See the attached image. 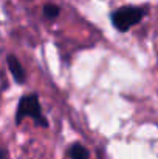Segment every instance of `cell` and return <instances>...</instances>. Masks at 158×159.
Segmentation results:
<instances>
[{
	"mask_svg": "<svg viewBox=\"0 0 158 159\" xmlns=\"http://www.w3.org/2000/svg\"><path fill=\"white\" fill-rule=\"evenodd\" d=\"M42 12H44V17H45V19L54 20V19H57V16L60 14V8H59L57 5H53V3H45Z\"/></svg>",
	"mask_w": 158,
	"mask_h": 159,
	"instance_id": "obj_5",
	"label": "cell"
},
{
	"mask_svg": "<svg viewBox=\"0 0 158 159\" xmlns=\"http://www.w3.org/2000/svg\"><path fill=\"white\" fill-rule=\"evenodd\" d=\"M6 158H8V153H6V150L2 148L0 150V159H6Z\"/></svg>",
	"mask_w": 158,
	"mask_h": 159,
	"instance_id": "obj_6",
	"label": "cell"
},
{
	"mask_svg": "<svg viewBox=\"0 0 158 159\" xmlns=\"http://www.w3.org/2000/svg\"><path fill=\"white\" fill-rule=\"evenodd\" d=\"M68 156H70V159H89V150L82 144L74 142L68 148Z\"/></svg>",
	"mask_w": 158,
	"mask_h": 159,
	"instance_id": "obj_4",
	"label": "cell"
},
{
	"mask_svg": "<svg viewBox=\"0 0 158 159\" xmlns=\"http://www.w3.org/2000/svg\"><path fill=\"white\" fill-rule=\"evenodd\" d=\"M147 6H121L110 14L112 25L119 33H127L132 26L138 25L147 14Z\"/></svg>",
	"mask_w": 158,
	"mask_h": 159,
	"instance_id": "obj_1",
	"label": "cell"
},
{
	"mask_svg": "<svg viewBox=\"0 0 158 159\" xmlns=\"http://www.w3.org/2000/svg\"><path fill=\"white\" fill-rule=\"evenodd\" d=\"M26 117L33 119L36 124H39L44 128L48 127V119L42 113V107H41V102H39V96L36 93L22 96L19 99L17 110H16V124L19 125Z\"/></svg>",
	"mask_w": 158,
	"mask_h": 159,
	"instance_id": "obj_2",
	"label": "cell"
},
{
	"mask_svg": "<svg viewBox=\"0 0 158 159\" xmlns=\"http://www.w3.org/2000/svg\"><path fill=\"white\" fill-rule=\"evenodd\" d=\"M6 63H8V70L11 71V76L14 77V80L17 84H25L26 82V71H25L23 65L19 62V59L14 54H8Z\"/></svg>",
	"mask_w": 158,
	"mask_h": 159,
	"instance_id": "obj_3",
	"label": "cell"
}]
</instances>
